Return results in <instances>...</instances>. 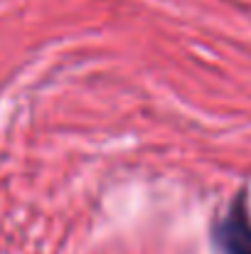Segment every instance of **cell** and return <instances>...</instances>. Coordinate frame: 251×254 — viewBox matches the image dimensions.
I'll list each match as a JSON object with an SVG mask.
<instances>
[{"label":"cell","instance_id":"1","mask_svg":"<svg viewBox=\"0 0 251 254\" xmlns=\"http://www.w3.org/2000/svg\"><path fill=\"white\" fill-rule=\"evenodd\" d=\"M214 240L224 254H251V215L244 200H234L229 212L217 222Z\"/></svg>","mask_w":251,"mask_h":254}]
</instances>
